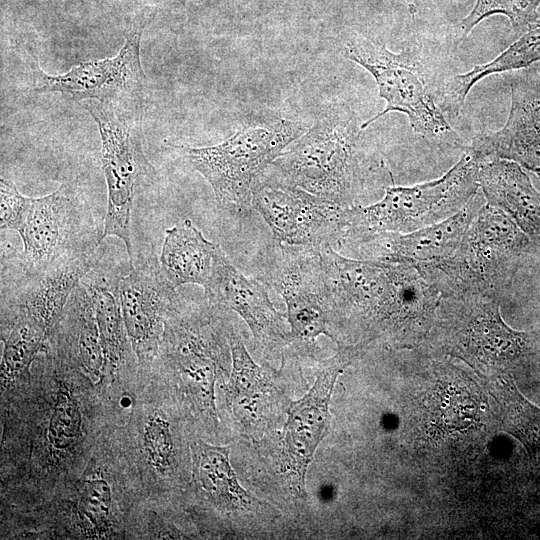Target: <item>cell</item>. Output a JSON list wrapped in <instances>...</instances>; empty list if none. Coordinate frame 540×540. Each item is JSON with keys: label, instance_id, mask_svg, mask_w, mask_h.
<instances>
[{"label": "cell", "instance_id": "cell-1", "mask_svg": "<svg viewBox=\"0 0 540 540\" xmlns=\"http://www.w3.org/2000/svg\"><path fill=\"white\" fill-rule=\"evenodd\" d=\"M333 309V325L354 322L365 332L394 338L413 332L437 300L420 270L406 262L354 259L332 245L320 249Z\"/></svg>", "mask_w": 540, "mask_h": 540}, {"label": "cell", "instance_id": "cell-2", "mask_svg": "<svg viewBox=\"0 0 540 540\" xmlns=\"http://www.w3.org/2000/svg\"><path fill=\"white\" fill-rule=\"evenodd\" d=\"M308 129L301 121L265 119L216 145L172 147L209 182L220 208L242 217L252 209L253 189L263 171Z\"/></svg>", "mask_w": 540, "mask_h": 540}, {"label": "cell", "instance_id": "cell-3", "mask_svg": "<svg viewBox=\"0 0 540 540\" xmlns=\"http://www.w3.org/2000/svg\"><path fill=\"white\" fill-rule=\"evenodd\" d=\"M479 166V159L467 147L440 178L413 186H388L378 202L346 208L341 241L357 244L377 234L409 233L447 219L477 194Z\"/></svg>", "mask_w": 540, "mask_h": 540}, {"label": "cell", "instance_id": "cell-4", "mask_svg": "<svg viewBox=\"0 0 540 540\" xmlns=\"http://www.w3.org/2000/svg\"><path fill=\"white\" fill-rule=\"evenodd\" d=\"M536 251L506 213L486 203L475 214L457 256L422 274L442 296L482 293L500 299Z\"/></svg>", "mask_w": 540, "mask_h": 540}, {"label": "cell", "instance_id": "cell-5", "mask_svg": "<svg viewBox=\"0 0 540 540\" xmlns=\"http://www.w3.org/2000/svg\"><path fill=\"white\" fill-rule=\"evenodd\" d=\"M81 105L95 121L101 139V168L107 185V211L101 242L116 236L133 266L131 212L135 197L155 181L156 170L143 148V104L86 100Z\"/></svg>", "mask_w": 540, "mask_h": 540}, {"label": "cell", "instance_id": "cell-6", "mask_svg": "<svg viewBox=\"0 0 540 540\" xmlns=\"http://www.w3.org/2000/svg\"><path fill=\"white\" fill-rule=\"evenodd\" d=\"M355 117L333 110L272 163L279 178L345 208L354 206L359 170Z\"/></svg>", "mask_w": 540, "mask_h": 540}, {"label": "cell", "instance_id": "cell-7", "mask_svg": "<svg viewBox=\"0 0 540 540\" xmlns=\"http://www.w3.org/2000/svg\"><path fill=\"white\" fill-rule=\"evenodd\" d=\"M344 55L371 74L386 101L382 111L361 124L362 130L389 112H401L421 137L467 149L433 97L421 67L406 51L394 53L384 43L360 37L345 45Z\"/></svg>", "mask_w": 540, "mask_h": 540}, {"label": "cell", "instance_id": "cell-8", "mask_svg": "<svg viewBox=\"0 0 540 540\" xmlns=\"http://www.w3.org/2000/svg\"><path fill=\"white\" fill-rule=\"evenodd\" d=\"M17 233L22 240V252L15 255L12 249H2V256L12 259L29 274L93 253L103 244L92 214L68 184L45 196L31 197Z\"/></svg>", "mask_w": 540, "mask_h": 540}, {"label": "cell", "instance_id": "cell-9", "mask_svg": "<svg viewBox=\"0 0 540 540\" xmlns=\"http://www.w3.org/2000/svg\"><path fill=\"white\" fill-rule=\"evenodd\" d=\"M320 249L275 240L261 258L259 280L283 298L292 342L311 344L319 335L334 340L333 309Z\"/></svg>", "mask_w": 540, "mask_h": 540}, {"label": "cell", "instance_id": "cell-10", "mask_svg": "<svg viewBox=\"0 0 540 540\" xmlns=\"http://www.w3.org/2000/svg\"><path fill=\"white\" fill-rule=\"evenodd\" d=\"M155 11L138 14L125 34V42L113 57L89 60L59 74H48L30 53L32 85L38 93H61L83 102L142 104L147 77L140 58L141 39Z\"/></svg>", "mask_w": 540, "mask_h": 540}, {"label": "cell", "instance_id": "cell-11", "mask_svg": "<svg viewBox=\"0 0 540 540\" xmlns=\"http://www.w3.org/2000/svg\"><path fill=\"white\" fill-rule=\"evenodd\" d=\"M252 209L261 215L278 242L314 248L341 242L346 208L280 178L258 179Z\"/></svg>", "mask_w": 540, "mask_h": 540}, {"label": "cell", "instance_id": "cell-12", "mask_svg": "<svg viewBox=\"0 0 540 540\" xmlns=\"http://www.w3.org/2000/svg\"><path fill=\"white\" fill-rule=\"evenodd\" d=\"M104 247L36 274L22 271L2 257V317H25L49 333L60 318L76 286L102 259Z\"/></svg>", "mask_w": 540, "mask_h": 540}, {"label": "cell", "instance_id": "cell-13", "mask_svg": "<svg viewBox=\"0 0 540 540\" xmlns=\"http://www.w3.org/2000/svg\"><path fill=\"white\" fill-rule=\"evenodd\" d=\"M360 349L361 345H339L335 355L319 364L315 382L309 391L289 406L284 427V447L290 468L302 491L308 465L327 433L329 404L335 382Z\"/></svg>", "mask_w": 540, "mask_h": 540}, {"label": "cell", "instance_id": "cell-14", "mask_svg": "<svg viewBox=\"0 0 540 540\" xmlns=\"http://www.w3.org/2000/svg\"><path fill=\"white\" fill-rule=\"evenodd\" d=\"M203 289L210 305L243 318L261 348L271 350L292 342L287 317L275 309L261 280L241 273L220 246Z\"/></svg>", "mask_w": 540, "mask_h": 540}, {"label": "cell", "instance_id": "cell-15", "mask_svg": "<svg viewBox=\"0 0 540 540\" xmlns=\"http://www.w3.org/2000/svg\"><path fill=\"white\" fill-rule=\"evenodd\" d=\"M117 292L127 335L138 356L149 359L158 347L163 322L182 297L154 259L133 264L120 277Z\"/></svg>", "mask_w": 540, "mask_h": 540}, {"label": "cell", "instance_id": "cell-16", "mask_svg": "<svg viewBox=\"0 0 540 540\" xmlns=\"http://www.w3.org/2000/svg\"><path fill=\"white\" fill-rule=\"evenodd\" d=\"M468 148L479 159H505L540 178V71L531 69L511 83V105L504 126L479 134Z\"/></svg>", "mask_w": 540, "mask_h": 540}, {"label": "cell", "instance_id": "cell-17", "mask_svg": "<svg viewBox=\"0 0 540 540\" xmlns=\"http://www.w3.org/2000/svg\"><path fill=\"white\" fill-rule=\"evenodd\" d=\"M477 194L460 211L447 219L409 233H381L356 245L374 246L378 260L406 262L420 270L437 268L459 253L470 224L481 206Z\"/></svg>", "mask_w": 540, "mask_h": 540}, {"label": "cell", "instance_id": "cell-18", "mask_svg": "<svg viewBox=\"0 0 540 540\" xmlns=\"http://www.w3.org/2000/svg\"><path fill=\"white\" fill-rule=\"evenodd\" d=\"M478 182L486 203L506 213L540 251V193L523 168L505 159L480 161Z\"/></svg>", "mask_w": 540, "mask_h": 540}, {"label": "cell", "instance_id": "cell-19", "mask_svg": "<svg viewBox=\"0 0 540 540\" xmlns=\"http://www.w3.org/2000/svg\"><path fill=\"white\" fill-rule=\"evenodd\" d=\"M219 244L207 240L190 219L168 228L159 263L174 288L186 284L205 287Z\"/></svg>", "mask_w": 540, "mask_h": 540}, {"label": "cell", "instance_id": "cell-20", "mask_svg": "<svg viewBox=\"0 0 540 540\" xmlns=\"http://www.w3.org/2000/svg\"><path fill=\"white\" fill-rule=\"evenodd\" d=\"M540 61V19L534 21L507 49L488 63L475 65L471 70L447 77L436 92L441 110L457 115L472 87L483 78L497 73L530 67Z\"/></svg>", "mask_w": 540, "mask_h": 540}, {"label": "cell", "instance_id": "cell-21", "mask_svg": "<svg viewBox=\"0 0 540 540\" xmlns=\"http://www.w3.org/2000/svg\"><path fill=\"white\" fill-rule=\"evenodd\" d=\"M197 486L216 504L228 510H246L257 500L239 484L230 464L229 447L202 441L192 445Z\"/></svg>", "mask_w": 540, "mask_h": 540}, {"label": "cell", "instance_id": "cell-22", "mask_svg": "<svg viewBox=\"0 0 540 540\" xmlns=\"http://www.w3.org/2000/svg\"><path fill=\"white\" fill-rule=\"evenodd\" d=\"M232 371L226 398L235 413L261 401L270 392V381L263 369L254 362L244 343L233 331L229 334Z\"/></svg>", "mask_w": 540, "mask_h": 540}, {"label": "cell", "instance_id": "cell-23", "mask_svg": "<svg viewBox=\"0 0 540 540\" xmlns=\"http://www.w3.org/2000/svg\"><path fill=\"white\" fill-rule=\"evenodd\" d=\"M9 319L10 329L3 337L2 377L19 375L42 348L47 332L25 317H2Z\"/></svg>", "mask_w": 540, "mask_h": 540}, {"label": "cell", "instance_id": "cell-24", "mask_svg": "<svg viewBox=\"0 0 540 540\" xmlns=\"http://www.w3.org/2000/svg\"><path fill=\"white\" fill-rule=\"evenodd\" d=\"M540 0H476L471 12L459 23V28L467 35L485 18L495 15H505L513 29L524 32L537 20V9Z\"/></svg>", "mask_w": 540, "mask_h": 540}, {"label": "cell", "instance_id": "cell-25", "mask_svg": "<svg viewBox=\"0 0 540 540\" xmlns=\"http://www.w3.org/2000/svg\"><path fill=\"white\" fill-rule=\"evenodd\" d=\"M81 414L75 399L64 386L58 390L51 415L48 436L56 449H66L75 443L81 431Z\"/></svg>", "mask_w": 540, "mask_h": 540}, {"label": "cell", "instance_id": "cell-26", "mask_svg": "<svg viewBox=\"0 0 540 540\" xmlns=\"http://www.w3.org/2000/svg\"><path fill=\"white\" fill-rule=\"evenodd\" d=\"M143 446L149 463L157 470H164L170 464L173 450L169 423L159 415H153L144 426Z\"/></svg>", "mask_w": 540, "mask_h": 540}, {"label": "cell", "instance_id": "cell-27", "mask_svg": "<svg viewBox=\"0 0 540 540\" xmlns=\"http://www.w3.org/2000/svg\"><path fill=\"white\" fill-rule=\"evenodd\" d=\"M511 399V420L515 433L531 453L540 457V409L516 391L511 394Z\"/></svg>", "mask_w": 540, "mask_h": 540}, {"label": "cell", "instance_id": "cell-28", "mask_svg": "<svg viewBox=\"0 0 540 540\" xmlns=\"http://www.w3.org/2000/svg\"><path fill=\"white\" fill-rule=\"evenodd\" d=\"M80 507L84 516L96 527H105L110 514L111 490L102 478L84 480L80 491Z\"/></svg>", "mask_w": 540, "mask_h": 540}, {"label": "cell", "instance_id": "cell-29", "mask_svg": "<svg viewBox=\"0 0 540 540\" xmlns=\"http://www.w3.org/2000/svg\"><path fill=\"white\" fill-rule=\"evenodd\" d=\"M31 197L21 194L13 182L0 179V224L5 230L18 232L27 215Z\"/></svg>", "mask_w": 540, "mask_h": 540}]
</instances>
